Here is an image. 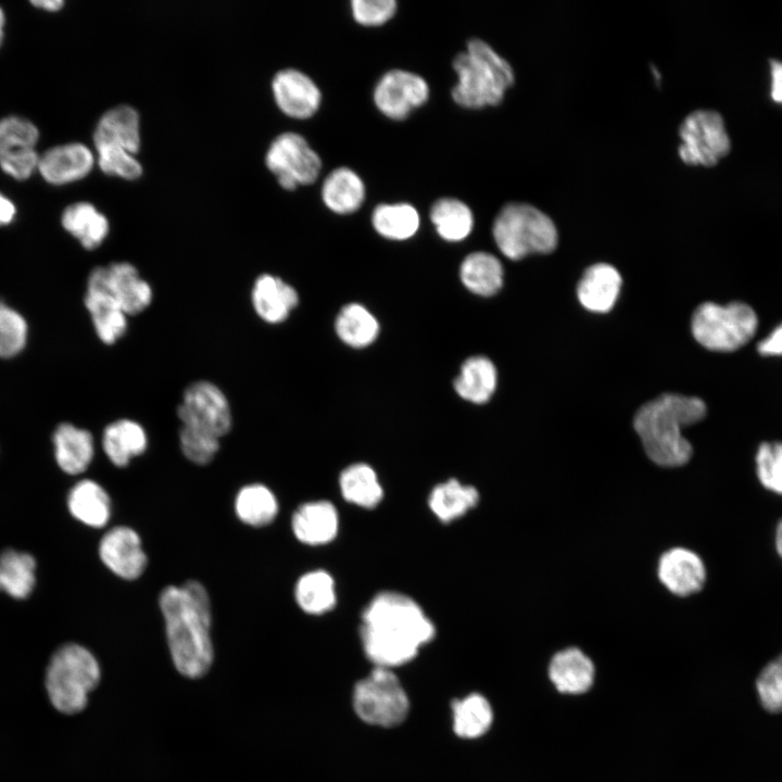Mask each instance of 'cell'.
<instances>
[{"label": "cell", "instance_id": "1", "mask_svg": "<svg viewBox=\"0 0 782 782\" xmlns=\"http://www.w3.org/2000/svg\"><path fill=\"white\" fill-rule=\"evenodd\" d=\"M434 634L433 622L417 602L399 592L377 594L362 615V644L376 667L392 669L411 661Z\"/></svg>", "mask_w": 782, "mask_h": 782}, {"label": "cell", "instance_id": "2", "mask_svg": "<svg viewBox=\"0 0 782 782\" xmlns=\"http://www.w3.org/2000/svg\"><path fill=\"white\" fill-rule=\"evenodd\" d=\"M159 605L176 670L190 679L203 677L214 659L212 609L206 589L195 580L167 585L160 593Z\"/></svg>", "mask_w": 782, "mask_h": 782}, {"label": "cell", "instance_id": "3", "mask_svg": "<svg viewBox=\"0 0 782 782\" xmlns=\"http://www.w3.org/2000/svg\"><path fill=\"white\" fill-rule=\"evenodd\" d=\"M705 415L706 405L701 399L665 393L638 409L633 427L653 463L679 467L685 465L693 453L682 428L702 420Z\"/></svg>", "mask_w": 782, "mask_h": 782}, {"label": "cell", "instance_id": "4", "mask_svg": "<svg viewBox=\"0 0 782 782\" xmlns=\"http://www.w3.org/2000/svg\"><path fill=\"white\" fill-rule=\"evenodd\" d=\"M452 65L457 76L452 99L465 109L478 110L500 104L514 84L510 64L479 38H471L466 50L454 56Z\"/></svg>", "mask_w": 782, "mask_h": 782}, {"label": "cell", "instance_id": "5", "mask_svg": "<svg viewBox=\"0 0 782 782\" xmlns=\"http://www.w3.org/2000/svg\"><path fill=\"white\" fill-rule=\"evenodd\" d=\"M101 679L100 665L93 654L76 643L59 647L46 671V690L52 706L73 715L85 709L88 695Z\"/></svg>", "mask_w": 782, "mask_h": 782}, {"label": "cell", "instance_id": "6", "mask_svg": "<svg viewBox=\"0 0 782 782\" xmlns=\"http://www.w3.org/2000/svg\"><path fill=\"white\" fill-rule=\"evenodd\" d=\"M492 234L499 250L510 260L533 253H550L557 245L553 220L528 203L504 205L494 219Z\"/></svg>", "mask_w": 782, "mask_h": 782}, {"label": "cell", "instance_id": "7", "mask_svg": "<svg viewBox=\"0 0 782 782\" xmlns=\"http://www.w3.org/2000/svg\"><path fill=\"white\" fill-rule=\"evenodd\" d=\"M758 319L754 310L741 302L720 305L702 303L693 313L691 330L704 348L731 352L742 348L755 335Z\"/></svg>", "mask_w": 782, "mask_h": 782}, {"label": "cell", "instance_id": "8", "mask_svg": "<svg viewBox=\"0 0 782 782\" xmlns=\"http://www.w3.org/2000/svg\"><path fill=\"white\" fill-rule=\"evenodd\" d=\"M356 715L371 726L392 728L402 723L409 710V701L392 669L375 667L360 680L353 692Z\"/></svg>", "mask_w": 782, "mask_h": 782}, {"label": "cell", "instance_id": "9", "mask_svg": "<svg viewBox=\"0 0 782 782\" xmlns=\"http://www.w3.org/2000/svg\"><path fill=\"white\" fill-rule=\"evenodd\" d=\"M265 164L279 186L288 191L312 185L321 171L319 154L302 135L294 131L281 133L270 142Z\"/></svg>", "mask_w": 782, "mask_h": 782}, {"label": "cell", "instance_id": "10", "mask_svg": "<svg viewBox=\"0 0 782 782\" xmlns=\"http://www.w3.org/2000/svg\"><path fill=\"white\" fill-rule=\"evenodd\" d=\"M680 159L689 165L714 166L731 149L722 116L712 110L690 113L679 128Z\"/></svg>", "mask_w": 782, "mask_h": 782}, {"label": "cell", "instance_id": "11", "mask_svg": "<svg viewBox=\"0 0 782 782\" xmlns=\"http://www.w3.org/2000/svg\"><path fill=\"white\" fill-rule=\"evenodd\" d=\"M177 416L182 426L203 430L219 439L232 427L231 407L226 394L209 380L193 381L186 387L177 406Z\"/></svg>", "mask_w": 782, "mask_h": 782}, {"label": "cell", "instance_id": "12", "mask_svg": "<svg viewBox=\"0 0 782 782\" xmlns=\"http://www.w3.org/2000/svg\"><path fill=\"white\" fill-rule=\"evenodd\" d=\"M87 289L109 295L127 316L142 313L153 299L150 283L129 262L94 267L88 276Z\"/></svg>", "mask_w": 782, "mask_h": 782}, {"label": "cell", "instance_id": "13", "mask_svg": "<svg viewBox=\"0 0 782 782\" xmlns=\"http://www.w3.org/2000/svg\"><path fill=\"white\" fill-rule=\"evenodd\" d=\"M427 80L411 71L393 68L377 81L373 99L378 111L393 121L405 119L429 99Z\"/></svg>", "mask_w": 782, "mask_h": 782}, {"label": "cell", "instance_id": "14", "mask_svg": "<svg viewBox=\"0 0 782 782\" xmlns=\"http://www.w3.org/2000/svg\"><path fill=\"white\" fill-rule=\"evenodd\" d=\"M272 91L279 110L291 118H310L321 103V91L316 83L297 68L278 71L272 80Z\"/></svg>", "mask_w": 782, "mask_h": 782}, {"label": "cell", "instance_id": "15", "mask_svg": "<svg viewBox=\"0 0 782 782\" xmlns=\"http://www.w3.org/2000/svg\"><path fill=\"white\" fill-rule=\"evenodd\" d=\"M99 556L114 575L125 580L139 578L148 564L139 534L126 526L114 527L102 537Z\"/></svg>", "mask_w": 782, "mask_h": 782}, {"label": "cell", "instance_id": "16", "mask_svg": "<svg viewBox=\"0 0 782 782\" xmlns=\"http://www.w3.org/2000/svg\"><path fill=\"white\" fill-rule=\"evenodd\" d=\"M657 575L669 592L677 596H690L703 589L706 567L695 552L685 547H673L660 556Z\"/></svg>", "mask_w": 782, "mask_h": 782}, {"label": "cell", "instance_id": "17", "mask_svg": "<svg viewBox=\"0 0 782 782\" xmlns=\"http://www.w3.org/2000/svg\"><path fill=\"white\" fill-rule=\"evenodd\" d=\"M94 163V154L86 144L70 142L52 147L40 155L38 172L47 182L61 186L86 177Z\"/></svg>", "mask_w": 782, "mask_h": 782}, {"label": "cell", "instance_id": "18", "mask_svg": "<svg viewBox=\"0 0 782 782\" xmlns=\"http://www.w3.org/2000/svg\"><path fill=\"white\" fill-rule=\"evenodd\" d=\"M251 302L256 315L268 324L286 320L299 302L295 289L281 278L262 274L253 282Z\"/></svg>", "mask_w": 782, "mask_h": 782}, {"label": "cell", "instance_id": "19", "mask_svg": "<svg viewBox=\"0 0 782 782\" xmlns=\"http://www.w3.org/2000/svg\"><path fill=\"white\" fill-rule=\"evenodd\" d=\"M140 142L139 113L127 104H119L105 111L93 131L94 147L115 146L137 154Z\"/></svg>", "mask_w": 782, "mask_h": 782}, {"label": "cell", "instance_id": "20", "mask_svg": "<svg viewBox=\"0 0 782 782\" xmlns=\"http://www.w3.org/2000/svg\"><path fill=\"white\" fill-rule=\"evenodd\" d=\"M295 538L307 545H321L332 541L339 528L336 507L328 501L302 504L291 520Z\"/></svg>", "mask_w": 782, "mask_h": 782}, {"label": "cell", "instance_id": "21", "mask_svg": "<svg viewBox=\"0 0 782 782\" xmlns=\"http://www.w3.org/2000/svg\"><path fill=\"white\" fill-rule=\"evenodd\" d=\"M621 282V276L614 266L597 263L583 273L577 286V297L588 311L606 313L615 305Z\"/></svg>", "mask_w": 782, "mask_h": 782}, {"label": "cell", "instance_id": "22", "mask_svg": "<svg viewBox=\"0 0 782 782\" xmlns=\"http://www.w3.org/2000/svg\"><path fill=\"white\" fill-rule=\"evenodd\" d=\"M52 439L56 463L64 472L78 475L88 468L94 455L93 438L88 430L62 422Z\"/></svg>", "mask_w": 782, "mask_h": 782}, {"label": "cell", "instance_id": "23", "mask_svg": "<svg viewBox=\"0 0 782 782\" xmlns=\"http://www.w3.org/2000/svg\"><path fill=\"white\" fill-rule=\"evenodd\" d=\"M548 676L559 692L580 694L591 688L594 666L582 651L569 647L553 656L548 666Z\"/></svg>", "mask_w": 782, "mask_h": 782}, {"label": "cell", "instance_id": "24", "mask_svg": "<svg viewBox=\"0 0 782 782\" xmlns=\"http://www.w3.org/2000/svg\"><path fill=\"white\" fill-rule=\"evenodd\" d=\"M366 188L360 175L346 166L331 171L321 186L326 207L340 215L356 212L364 203Z\"/></svg>", "mask_w": 782, "mask_h": 782}, {"label": "cell", "instance_id": "25", "mask_svg": "<svg viewBox=\"0 0 782 782\" xmlns=\"http://www.w3.org/2000/svg\"><path fill=\"white\" fill-rule=\"evenodd\" d=\"M102 447L113 465L125 467L134 457L146 452L148 436L139 422L121 418L104 428Z\"/></svg>", "mask_w": 782, "mask_h": 782}, {"label": "cell", "instance_id": "26", "mask_svg": "<svg viewBox=\"0 0 782 782\" xmlns=\"http://www.w3.org/2000/svg\"><path fill=\"white\" fill-rule=\"evenodd\" d=\"M61 224L86 250L101 245L110 231L106 216L86 201L68 205L62 213Z\"/></svg>", "mask_w": 782, "mask_h": 782}, {"label": "cell", "instance_id": "27", "mask_svg": "<svg viewBox=\"0 0 782 782\" xmlns=\"http://www.w3.org/2000/svg\"><path fill=\"white\" fill-rule=\"evenodd\" d=\"M67 506L73 517L92 528H102L111 517L109 494L90 479L81 480L73 487Z\"/></svg>", "mask_w": 782, "mask_h": 782}, {"label": "cell", "instance_id": "28", "mask_svg": "<svg viewBox=\"0 0 782 782\" xmlns=\"http://www.w3.org/2000/svg\"><path fill=\"white\" fill-rule=\"evenodd\" d=\"M497 381L494 364L485 356L467 358L454 380L456 393L475 404L488 402L493 395Z\"/></svg>", "mask_w": 782, "mask_h": 782}, {"label": "cell", "instance_id": "29", "mask_svg": "<svg viewBox=\"0 0 782 782\" xmlns=\"http://www.w3.org/2000/svg\"><path fill=\"white\" fill-rule=\"evenodd\" d=\"M85 306L98 338L106 345L116 343L127 331V315L109 295L86 290Z\"/></svg>", "mask_w": 782, "mask_h": 782}, {"label": "cell", "instance_id": "30", "mask_svg": "<svg viewBox=\"0 0 782 782\" xmlns=\"http://www.w3.org/2000/svg\"><path fill=\"white\" fill-rule=\"evenodd\" d=\"M479 502V492L472 485L463 484L456 479H449L437 484L429 494L428 505L436 517L442 522L453 521Z\"/></svg>", "mask_w": 782, "mask_h": 782}, {"label": "cell", "instance_id": "31", "mask_svg": "<svg viewBox=\"0 0 782 782\" xmlns=\"http://www.w3.org/2000/svg\"><path fill=\"white\" fill-rule=\"evenodd\" d=\"M464 286L475 294L490 297L503 285V266L493 254L477 251L468 254L459 270Z\"/></svg>", "mask_w": 782, "mask_h": 782}, {"label": "cell", "instance_id": "32", "mask_svg": "<svg viewBox=\"0 0 782 782\" xmlns=\"http://www.w3.org/2000/svg\"><path fill=\"white\" fill-rule=\"evenodd\" d=\"M430 220L438 235L449 242L466 239L474 228L470 207L456 198L438 199L430 209Z\"/></svg>", "mask_w": 782, "mask_h": 782}, {"label": "cell", "instance_id": "33", "mask_svg": "<svg viewBox=\"0 0 782 782\" xmlns=\"http://www.w3.org/2000/svg\"><path fill=\"white\" fill-rule=\"evenodd\" d=\"M374 229L389 240H407L420 225V216L415 206L406 202L381 203L371 214Z\"/></svg>", "mask_w": 782, "mask_h": 782}, {"label": "cell", "instance_id": "34", "mask_svg": "<svg viewBox=\"0 0 782 782\" xmlns=\"http://www.w3.org/2000/svg\"><path fill=\"white\" fill-rule=\"evenodd\" d=\"M339 484L345 501L364 508H374L383 497L376 471L364 463L346 467L340 475Z\"/></svg>", "mask_w": 782, "mask_h": 782}, {"label": "cell", "instance_id": "35", "mask_svg": "<svg viewBox=\"0 0 782 782\" xmlns=\"http://www.w3.org/2000/svg\"><path fill=\"white\" fill-rule=\"evenodd\" d=\"M35 570L30 554L5 550L0 554V590L14 598H26L35 586Z\"/></svg>", "mask_w": 782, "mask_h": 782}, {"label": "cell", "instance_id": "36", "mask_svg": "<svg viewBox=\"0 0 782 782\" xmlns=\"http://www.w3.org/2000/svg\"><path fill=\"white\" fill-rule=\"evenodd\" d=\"M294 597L299 607L311 615H321L336 605L335 581L325 570L304 573L297 581Z\"/></svg>", "mask_w": 782, "mask_h": 782}, {"label": "cell", "instance_id": "37", "mask_svg": "<svg viewBox=\"0 0 782 782\" xmlns=\"http://www.w3.org/2000/svg\"><path fill=\"white\" fill-rule=\"evenodd\" d=\"M235 510L238 518L252 527L269 525L278 514V501L266 485H244L237 493Z\"/></svg>", "mask_w": 782, "mask_h": 782}, {"label": "cell", "instance_id": "38", "mask_svg": "<svg viewBox=\"0 0 782 782\" xmlns=\"http://www.w3.org/2000/svg\"><path fill=\"white\" fill-rule=\"evenodd\" d=\"M335 328L338 337L352 348L371 344L379 332L376 317L358 303H350L341 308Z\"/></svg>", "mask_w": 782, "mask_h": 782}, {"label": "cell", "instance_id": "39", "mask_svg": "<svg viewBox=\"0 0 782 782\" xmlns=\"http://www.w3.org/2000/svg\"><path fill=\"white\" fill-rule=\"evenodd\" d=\"M493 720L492 708L480 694H470L453 703V729L463 739L483 735Z\"/></svg>", "mask_w": 782, "mask_h": 782}, {"label": "cell", "instance_id": "40", "mask_svg": "<svg viewBox=\"0 0 782 782\" xmlns=\"http://www.w3.org/2000/svg\"><path fill=\"white\" fill-rule=\"evenodd\" d=\"M28 326L25 318L14 308L0 302V357L10 358L20 354L27 342Z\"/></svg>", "mask_w": 782, "mask_h": 782}, {"label": "cell", "instance_id": "41", "mask_svg": "<svg viewBox=\"0 0 782 782\" xmlns=\"http://www.w3.org/2000/svg\"><path fill=\"white\" fill-rule=\"evenodd\" d=\"M94 148L97 163L104 174L126 180H135L142 175V165L136 154L115 146H98Z\"/></svg>", "mask_w": 782, "mask_h": 782}, {"label": "cell", "instance_id": "42", "mask_svg": "<svg viewBox=\"0 0 782 782\" xmlns=\"http://www.w3.org/2000/svg\"><path fill=\"white\" fill-rule=\"evenodd\" d=\"M39 130L30 121L10 115L0 119V157L22 148H35Z\"/></svg>", "mask_w": 782, "mask_h": 782}, {"label": "cell", "instance_id": "43", "mask_svg": "<svg viewBox=\"0 0 782 782\" xmlns=\"http://www.w3.org/2000/svg\"><path fill=\"white\" fill-rule=\"evenodd\" d=\"M756 474L767 490L782 495V442H764L756 453Z\"/></svg>", "mask_w": 782, "mask_h": 782}, {"label": "cell", "instance_id": "44", "mask_svg": "<svg viewBox=\"0 0 782 782\" xmlns=\"http://www.w3.org/2000/svg\"><path fill=\"white\" fill-rule=\"evenodd\" d=\"M756 691L765 710L782 712V653L761 669L756 679Z\"/></svg>", "mask_w": 782, "mask_h": 782}, {"label": "cell", "instance_id": "45", "mask_svg": "<svg viewBox=\"0 0 782 782\" xmlns=\"http://www.w3.org/2000/svg\"><path fill=\"white\" fill-rule=\"evenodd\" d=\"M179 445L188 461L197 465H206L212 462L219 450V438L203 430L181 425Z\"/></svg>", "mask_w": 782, "mask_h": 782}, {"label": "cell", "instance_id": "46", "mask_svg": "<svg viewBox=\"0 0 782 782\" xmlns=\"http://www.w3.org/2000/svg\"><path fill=\"white\" fill-rule=\"evenodd\" d=\"M398 10L395 0H352V16L363 26H380L390 21Z\"/></svg>", "mask_w": 782, "mask_h": 782}, {"label": "cell", "instance_id": "47", "mask_svg": "<svg viewBox=\"0 0 782 782\" xmlns=\"http://www.w3.org/2000/svg\"><path fill=\"white\" fill-rule=\"evenodd\" d=\"M39 157L35 148L12 150L0 157V168L14 179L25 180L38 171Z\"/></svg>", "mask_w": 782, "mask_h": 782}, {"label": "cell", "instance_id": "48", "mask_svg": "<svg viewBox=\"0 0 782 782\" xmlns=\"http://www.w3.org/2000/svg\"><path fill=\"white\" fill-rule=\"evenodd\" d=\"M758 352L764 356L782 355V324L759 342Z\"/></svg>", "mask_w": 782, "mask_h": 782}, {"label": "cell", "instance_id": "49", "mask_svg": "<svg viewBox=\"0 0 782 782\" xmlns=\"http://www.w3.org/2000/svg\"><path fill=\"white\" fill-rule=\"evenodd\" d=\"M771 91L773 101L782 103V62L775 59L770 60Z\"/></svg>", "mask_w": 782, "mask_h": 782}, {"label": "cell", "instance_id": "50", "mask_svg": "<svg viewBox=\"0 0 782 782\" xmlns=\"http://www.w3.org/2000/svg\"><path fill=\"white\" fill-rule=\"evenodd\" d=\"M16 215L15 204L0 192V226H7L13 222Z\"/></svg>", "mask_w": 782, "mask_h": 782}, {"label": "cell", "instance_id": "51", "mask_svg": "<svg viewBox=\"0 0 782 782\" xmlns=\"http://www.w3.org/2000/svg\"><path fill=\"white\" fill-rule=\"evenodd\" d=\"M30 3L37 8L49 12L59 11L62 9L64 1L62 0H34Z\"/></svg>", "mask_w": 782, "mask_h": 782}, {"label": "cell", "instance_id": "52", "mask_svg": "<svg viewBox=\"0 0 782 782\" xmlns=\"http://www.w3.org/2000/svg\"><path fill=\"white\" fill-rule=\"evenodd\" d=\"M774 545L778 555L782 559V519L778 522L774 534Z\"/></svg>", "mask_w": 782, "mask_h": 782}, {"label": "cell", "instance_id": "53", "mask_svg": "<svg viewBox=\"0 0 782 782\" xmlns=\"http://www.w3.org/2000/svg\"><path fill=\"white\" fill-rule=\"evenodd\" d=\"M4 25H5V14L3 9L0 7V47L3 41L4 37Z\"/></svg>", "mask_w": 782, "mask_h": 782}]
</instances>
